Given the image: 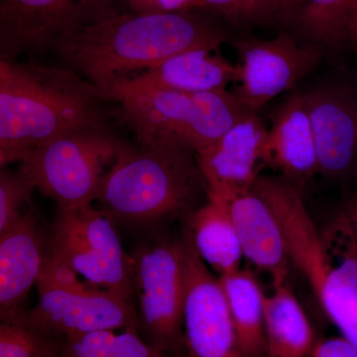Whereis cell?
<instances>
[{"mask_svg": "<svg viewBox=\"0 0 357 357\" xmlns=\"http://www.w3.org/2000/svg\"><path fill=\"white\" fill-rule=\"evenodd\" d=\"M225 37L217 24L192 10L114 11L82 20L54 51L66 68L102 93L115 82L180 52L204 46L220 48Z\"/></svg>", "mask_w": 357, "mask_h": 357, "instance_id": "obj_1", "label": "cell"}, {"mask_svg": "<svg viewBox=\"0 0 357 357\" xmlns=\"http://www.w3.org/2000/svg\"><path fill=\"white\" fill-rule=\"evenodd\" d=\"M93 84L68 68L0 60V165L65 134L105 128Z\"/></svg>", "mask_w": 357, "mask_h": 357, "instance_id": "obj_2", "label": "cell"}, {"mask_svg": "<svg viewBox=\"0 0 357 357\" xmlns=\"http://www.w3.org/2000/svg\"><path fill=\"white\" fill-rule=\"evenodd\" d=\"M204 196L208 197V185L192 150L121 143L96 201L114 225L150 227L184 220L202 206Z\"/></svg>", "mask_w": 357, "mask_h": 357, "instance_id": "obj_3", "label": "cell"}, {"mask_svg": "<svg viewBox=\"0 0 357 357\" xmlns=\"http://www.w3.org/2000/svg\"><path fill=\"white\" fill-rule=\"evenodd\" d=\"M253 188L283 230L291 264L302 274L340 337L357 351V256L332 222L319 230L302 194L282 177L261 176Z\"/></svg>", "mask_w": 357, "mask_h": 357, "instance_id": "obj_4", "label": "cell"}, {"mask_svg": "<svg viewBox=\"0 0 357 357\" xmlns=\"http://www.w3.org/2000/svg\"><path fill=\"white\" fill-rule=\"evenodd\" d=\"M121 143L105 128L74 131L28 152L20 170L59 210L86 206L96 201Z\"/></svg>", "mask_w": 357, "mask_h": 357, "instance_id": "obj_5", "label": "cell"}, {"mask_svg": "<svg viewBox=\"0 0 357 357\" xmlns=\"http://www.w3.org/2000/svg\"><path fill=\"white\" fill-rule=\"evenodd\" d=\"M139 299L138 333L173 356H187L184 337V241L155 238L131 255Z\"/></svg>", "mask_w": 357, "mask_h": 357, "instance_id": "obj_6", "label": "cell"}, {"mask_svg": "<svg viewBox=\"0 0 357 357\" xmlns=\"http://www.w3.org/2000/svg\"><path fill=\"white\" fill-rule=\"evenodd\" d=\"M50 251L93 287L131 302L135 292L131 256L124 252L114 223L100 208L91 204L59 210Z\"/></svg>", "mask_w": 357, "mask_h": 357, "instance_id": "obj_7", "label": "cell"}, {"mask_svg": "<svg viewBox=\"0 0 357 357\" xmlns=\"http://www.w3.org/2000/svg\"><path fill=\"white\" fill-rule=\"evenodd\" d=\"M234 47L238 63L232 91L253 112L295 88L318 64L323 51L289 33L270 40H236Z\"/></svg>", "mask_w": 357, "mask_h": 357, "instance_id": "obj_8", "label": "cell"}, {"mask_svg": "<svg viewBox=\"0 0 357 357\" xmlns=\"http://www.w3.org/2000/svg\"><path fill=\"white\" fill-rule=\"evenodd\" d=\"M184 337L188 357H244L220 278L184 231Z\"/></svg>", "mask_w": 357, "mask_h": 357, "instance_id": "obj_9", "label": "cell"}, {"mask_svg": "<svg viewBox=\"0 0 357 357\" xmlns=\"http://www.w3.org/2000/svg\"><path fill=\"white\" fill-rule=\"evenodd\" d=\"M38 293V304L16 321L58 342L100 331L139 328L131 302L107 291L81 294L49 289Z\"/></svg>", "mask_w": 357, "mask_h": 357, "instance_id": "obj_10", "label": "cell"}, {"mask_svg": "<svg viewBox=\"0 0 357 357\" xmlns=\"http://www.w3.org/2000/svg\"><path fill=\"white\" fill-rule=\"evenodd\" d=\"M236 64L218 53V48L197 47L115 82L102 95L105 100L119 102L128 96L154 91L204 93L227 89L236 82Z\"/></svg>", "mask_w": 357, "mask_h": 357, "instance_id": "obj_11", "label": "cell"}, {"mask_svg": "<svg viewBox=\"0 0 357 357\" xmlns=\"http://www.w3.org/2000/svg\"><path fill=\"white\" fill-rule=\"evenodd\" d=\"M304 96L319 174L328 178L347 177L357 163V93L347 84H330Z\"/></svg>", "mask_w": 357, "mask_h": 357, "instance_id": "obj_12", "label": "cell"}, {"mask_svg": "<svg viewBox=\"0 0 357 357\" xmlns=\"http://www.w3.org/2000/svg\"><path fill=\"white\" fill-rule=\"evenodd\" d=\"M208 198L222 204L236 227L243 256L273 282L287 281V245L278 218L255 188L239 191L208 189Z\"/></svg>", "mask_w": 357, "mask_h": 357, "instance_id": "obj_13", "label": "cell"}, {"mask_svg": "<svg viewBox=\"0 0 357 357\" xmlns=\"http://www.w3.org/2000/svg\"><path fill=\"white\" fill-rule=\"evenodd\" d=\"M83 18L77 0H0L1 60L55 50Z\"/></svg>", "mask_w": 357, "mask_h": 357, "instance_id": "obj_14", "label": "cell"}, {"mask_svg": "<svg viewBox=\"0 0 357 357\" xmlns=\"http://www.w3.org/2000/svg\"><path fill=\"white\" fill-rule=\"evenodd\" d=\"M268 128L259 112H248L217 141L197 155L208 189H250L267 164Z\"/></svg>", "mask_w": 357, "mask_h": 357, "instance_id": "obj_15", "label": "cell"}, {"mask_svg": "<svg viewBox=\"0 0 357 357\" xmlns=\"http://www.w3.org/2000/svg\"><path fill=\"white\" fill-rule=\"evenodd\" d=\"M267 164L301 194L319 174L318 154L304 93H293L274 112L268 128Z\"/></svg>", "mask_w": 357, "mask_h": 357, "instance_id": "obj_16", "label": "cell"}, {"mask_svg": "<svg viewBox=\"0 0 357 357\" xmlns=\"http://www.w3.org/2000/svg\"><path fill=\"white\" fill-rule=\"evenodd\" d=\"M43 236L31 211L0 234V316L16 321L23 303L36 285L45 255Z\"/></svg>", "mask_w": 357, "mask_h": 357, "instance_id": "obj_17", "label": "cell"}, {"mask_svg": "<svg viewBox=\"0 0 357 357\" xmlns=\"http://www.w3.org/2000/svg\"><path fill=\"white\" fill-rule=\"evenodd\" d=\"M195 93L154 91L122 98L121 117L141 145L187 148L194 117Z\"/></svg>", "mask_w": 357, "mask_h": 357, "instance_id": "obj_18", "label": "cell"}, {"mask_svg": "<svg viewBox=\"0 0 357 357\" xmlns=\"http://www.w3.org/2000/svg\"><path fill=\"white\" fill-rule=\"evenodd\" d=\"M356 10L357 0H282L278 21L323 50L347 41V26Z\"/></svg>", "mask_w": 357, "mask_h": 357, "instance_id": "obj_19", "label": "cell"}, {"mask_svg": "<svg viewBox=\"0 0 357 357\" xmlns=\"http://www.w3.org/2000/svg\"><path fill=\"white\" fill-rule=\"evenodd\" d=\"M184 222L197 252L218 277L241 269L243 248L231 218L222 204L206 198Z\"/></svg>", "mask_w": 357, "mask_h": 357, "instance_id": "obj_20", "label": "cell"}, {"mask_svg": "<svg viewBox=\"0 0 357 357\" xmlns=\"http://www.w3.org/2000/svg\"><path fill=\"white\" fill-rule=\"evenodd\" d=\"M265 295L267 357H310L316 344L314 330L287 281L273 282Z\"/></svg>", "mask_w": 357, "mask_h": 357, "instance_id": "obj_21", "label": "cell"}, {"mask_svg": "<svg viewBox=\"0 0 357 357\" xmlns=\"http://www.w3.org/2000/svg\"><path fill=\"white\" fill-rule=\"evenodd\" d=\"M236 326L244 357H267L265 333V294L249 270L218 277Z\"/></svg>", "mask_w": 357, "mask_h": 357, "instance_id": "obj_22", "label": "cell"}, {"mask_svg": "<svg viewBox=\"0 0 357 357\" xmlns=\"http://www.w3.org/2000/svg\"><path fill=\"white\" fill-rule=\"evenodd\" d=\"M61 357H177L144 340L137 330L100 331L62 342Z\"/></svg>", "mask_w": 357, "mask_h": 357, "instance_id": "obj_23", "label": "cell"}, {"mask_svg": "<svg viewBox=\"0 0 357 357\" xmlns=\"http://www.w3.org/2000/svg\"><path fill=\"white\" fill-rule=\"evenodd\" d=\"M62 342L18 321H1L0 357H61Z\"/></svg>", "mask_w": 357, "mask_h": 357, "instance_id": "obj_24", "label": "cell"}, {"mask_svg": "<svg viewBox=\"0 0 357 357\" xmlns=\"http://www.w3.org/2000/svg\"><path fill=\"white\" fill-rule=\"evenodd\" d=\"M282 0H197L194 8L211 13L236 26L278 21Z\"/></svg>", "mask_w": 357, "mask_h": 357, "instance_id": "obj_25", "label": "cell"}, {"mask_svg": "<svg viewBox=\"0 0 357 357\" xmlns=\"http://www.w3.org/2000/svg\"><path fill=\"white\" fill-rule=\"evenodd\" d=\"M35 187L29 178L21 172L1 170L0 174V234L17 223L26 211Z\"/></svg>", "mask_w": 357, "mask_h": 357, "instance_id": "obj_26", "label": "cell"}, {"mask_svg": "<svg viewBox=\"0 0 357 357\" xmlns=\"http://www.w3.org/2000/svg\"><path fill=\"white\" fill-rule=\"evenodd\" d=\"M77 272L73 269L65 260L56 253H47L36 286L40 291L56 289L67 292L88 294L98 290V288L86 285L77 278Z\"/></svg>", "mask_w": 357, "mask_h": 357, "instance_id": "obj_27", "label": "cell"}, {"mask_svg": "<svg viewBox=\"0 0 357 357\" xmlns=\"http://www.w3.org/2000/svg\"><path fill=\"white\" fill-rule=\"evenodd\" d=\"M310 357H357V351L342 337L319 340Z\"/></svg>", "mask_w": 357, "mask_h": 357, "instance_id": "obj_28", "label": "cell"}, {"mask_svg": "<svg viewBox=\"0 0 357 357\" xmlns=\"http://www.w3.org/2000/svg\"><path fill=\"white\" fill-rule=\"evenodd\" d=\"M332 222L344 234L357 256V198L349 202Z\"/></svg>", "mask_w": 357, "mask_h": 357, "instance_id": "obj_29", "label": "cell"}, {"mask_svg": "<svg viewBox=\"0 0 357 357\" xmlns=\"http://www.w3.org/2000/svg\"><path fill=\"white\" fill-rule=\"evenodd\" d=\"M116 1L117 0H77V6L83 13V20L98 17L117 11L114 8Z\"/></svg>", "mask_w": 357, "mask_h": 357, "instance_id": "obj_30", "label": "cell"}, {"mask_svg": "<svg viewBox=\"0 0 357 357\" xmlns=\"http://www.w3.org/2000/svg\"><path fill=\"white\" fill-rule=\"evenodd\" d=\"M197 0H156L155 13H177V11H191Z\"/></svg>", "mask_w": 357, "mask_h": 357, "instance_id": "obj_31", "label": "cell"}, {"mask_svg": "<svg viewBox=\"0 0 357 357\" xmlns=\"http://www.w3.org/2000/svg\"><path fill=\"white\" fill-rule=\"evenodd\" d=\"M134 13H155L156 0H122Z\"/></svg>", "mask_w": 357, "mask_h": 357, "instance_id": "obj_32", "label": "cell"}, {"mask_svg": "<svg viewBox=\"0 0 357 357\" xmlns=\"http://www.w3.org/2000/svg\"><path fill=\"white\" fill-rule=\"evenodd\" d=\"M347 41L352 42L357 48V10L349 20V26H347Z\"/></svg>", "mask_w": 357, "mask_h": 357, "instance_id": "obj_33", "label": "cell"}]
</instances>
